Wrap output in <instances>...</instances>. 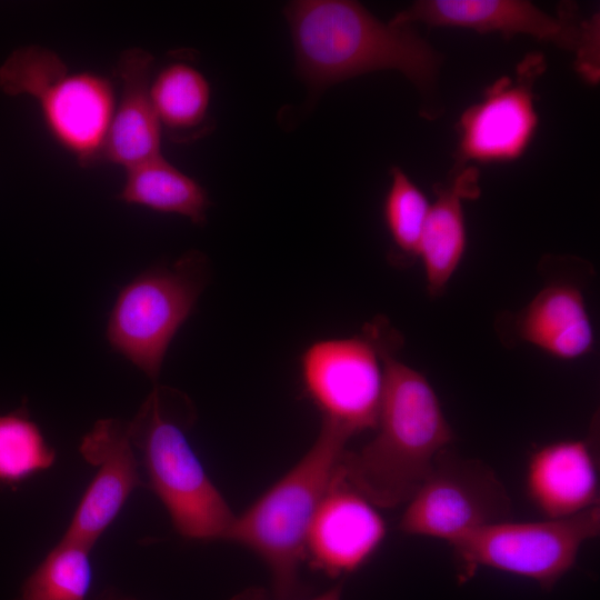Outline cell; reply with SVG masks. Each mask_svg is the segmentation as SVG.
<instances>
[{
  "mask_svg": "<svg viewBox=\"0 0 600 600\" xmlns=\"http://www.w3.org/2000/svg\"><path fill=\"white\" fill-rule=\"evenodd\" d=\"M372 324L384 368L377 433L360 450H346L337 471L376 507L396 508L417 492L453 431L429 381L397 359L398 333L383 318Z\"/></svg>",
  "mask_w": 600,
  "mask_h": 600,
  "instance_id": "6da1fadb",
  "label": "cell"
},
{
  "mask_svg": "<svg viewBox=\"0 0 600 600\" xmlns=\"http://www.w3.org/2000/svg\"><path fill=\"white\" fill-rule=\"evenodd\" d=\"M300 78L313 90L396 70L434 93L440 54L411 26L382 22L351 0H298L284 8Z\"/></svg>",
  "mask_w": 600,
  "mask_h": 600,
  "instance_id": "7a4b0ae2",
  "label": "cell"
},
{
  "mask_svg": "<svg viewBox=\"0 0 600 600\" xmlns=\"http://www.w3.org/2000/svg\"><path fill=\"white\" fill-rule=\"evenodd\" d=\"M194 419L184 393L156 386L128 422L130 439L177 532L196 541L226 540L236 514L188 440Z\"/></svg>",
  "mask_w": 600,
  "mask_h": 600,
  "instance_id": "3957f363",
  "label": "cell"
},
{
  "mask_svg": "<svg viewBox=\"0 0 600 600\" xmlns=\"http://www.w3.org/2000/svg\"><path fill=\"white\" fill-rule=\"evenodd\" d=\"M350 437L322 421L304 456L234 522L226 541L252 551L267 566L276 600H297L299 569L314 513L329 490Z\"/></svg>",
  "mask_w": 600,
  "mask_h": 600,
  "instance_id": "277c9868",
  "label": "cell"
},
{
  "mask_svg": "<svg viewBox=\"0 0 600 600\" xmlns=\"http://www.w3.org/2000/svg\"><path fill=\"white\" fill-rule=\"evenodd\" d=\"M0 90L33 98L51 137L79 164L100 162L116 107L108 78L72 73L53 50L26 46L13 50L0 66Z\"/></svg>",
  "mask_w": 600,
  "mask_h": 600,
  "instance_id": "5b68a950",
  "label": "cell"
},
{
  "mask_svg": "<svg viewBox=\"0 0 600 600\" xmlns=\"http://www.w3.org/2000/svg\"><path fill=\"white\" fill-rule=\"evenodd\" d=\"M207 280L208 262L199 251L141 272L118 292L106 328L109 344L156 381Z\"/></svg>",
  "mask_w": 600,
  "mask_h": 600,
  "instance_id": "8992f818",
  "label": "cell"
},
{
  "mask_svg": "<svg viewBox=\"0 0 600 600\" xmlns=\"http://www.w3.org/2000/svg\"><path fill=\"white\" fill-rule=\"evenodd\" d=\"M599 532L600 507L596 506L567 518L492 523L449 544L459 583L470 580L480 568H489L551 590L576 564L581 547Z\"/></svg>",
  "mask_w": 600,
  "mask_h": 600,
  "instance_id": "52a82bcc",
  "label": "cell"
},
{
  "mask_svg": "<svg viewBox=\"0 0 600 600\" xmlns=\"http://www.w3.org/2000/svg\"><path fill=\"white\" fill-rule=\"evenodd\" d=\"M390 22L464 28L478 33H499L507 40L530 36L573 52L577 69L587 81L594 83L599 78L598 16L583 20L572 3L561 4L558 14L551 16L527 0H419Z\"/></svg>",
  "mask_w": 600,
  "mask_h": 600,
  "instance_id": "ba28073f",
  "label": "cell"
},
{
  "mask_svg": "<svg viewBox=\"0 0 600 600\" xmlns=\"http://www.w3.org/2000/svg\"><path fill=\"white\" fill-rule=\"evenodd\" d=\"M511 514V498L494 470L446 448L406 503L399 529L451 543L474 529L510 520Z\"/></svg>",
  "mask_w": 600,
  "mask_h": 600,
  "instance_id": "9c48e42d",
  "label": "cell"
},
{
  "mask_svg": "<svg viewBox=\"0 0 600 600\" xmlns=\"http://www.w3.org/2000/svg\"><path fill=\"white\" fill-rule=\"evenodd\" d=\"M300 377L322 421L350 438L376 428L384 368L371 322L360 334L311 343L300 357Z\"/></svg>",
  "mask_w": 600,
  "mask_h": 600,
  "instance_id": "30bf717a",
  "label": "cell"
},
{
  "mask_svg": "<svg viewBox=\"0 0 600 600\" xmlns=\"http://www.w3.org/2000/svg\"><path fill=\"white\" fill-rule=\"evenodd\" d=\"M544 69L542 53L527 54L514 77L497 79L461 113L456 164L508 162L523 156L539 123L533 86Z\"/></svg>",
  "mask_w": 600,
  "mask_h": 600,
  "instance_id": "8fae6325",
  "label": "cell"
},
{
  "mask_svg": "<svg viewBox=\"0 0 600 600\" xmlns=\"http://www.w3.org/2000/svg\"><path fill=\"white\" fill-rule=\"evenodd\" d=\"M79 450L83 459L98 470L63 538L92 548L132 491L144 483L139 473L128 422L114 418L98 420L82 437Z\"/></svg>",
  "mask_w": 600,
  "mask_h": 600,
  "instance_id": "7c38bea8",
  "label": "cell"
},
{
  "mask_svg": "<svg viewBox=\"0 0 600 600\" xmlns=\"http://www.w3.org/2000/svg\"><path fill=\"white\" fill-rule=\"evenodd\" d=\"M377 508L336 471L307 534L304 553L311 567L331 578L360 569L386 537Z\"/></svg>",
  "mask_w": 600,
  "mask_h": 600,
  "instance_id": "4fadbf2b",
  "label": "cell"
},
{
  "mask_svg": "<svg viewBox=\"0 0 600 600\" xmlns=\"http://www.w3.org/2000/svg\"><path fill=\"white\" fill-rule=\"evenodd\" d=\"M526 491L547 519L567 518L599 506V468L590 439L544 444L529 458Z\"/></svg>",
  "mask_w": 600,
  "mask_h": 600,
  "instance_id": "5bb4252c",
  "label": "cell"
},
{
  "mask_svg": "<svg viewBox=\"0 0 600 600\" xmlns=\"http://www.w3.org/2000/svg\"><path fill=\"white\" fill-rule=\"evenodd\" d=\"M153 56L141 49L124 50L116 66L121 93L116 103L100 162L126 169L161 156L162 129L151 94Z\"/></svg>",
  "mask_w": 600,
  "mask_h": 600,
  "instance_id": "9a60e30c",
  "label": "cell"
},
{
  "mask_svg": "<svg viewBox=\"0 0 600 600\" xmlns=\"http://www.w3.org/2000/svg\"><path fill=\"white\" fill-rule=\"evenodd\" d=\"M434 201L419 246L427 288L440 294L459 267L467 243L463 201L480 196L479 170L476 166L456 164L444 183L433 187Z\"/></svg>",
  "mask_w": 600,
  "mask_h": 600,
  "instance_id": "2e32d148",
  "label": "cell"
},
{
  "mask_svg": "<svg viewBox=\"0 0 600 600\" xmlns=\"http://www.w3.org/2000/svg\"><path fill=\"white\" fill-rule=\"evenodd\" d=\"M512 324L517 338L562 360L586 356L594 343L584 298L569 282L546 286L514 316Z\"/></svg>",
  "mask_w": 600,
  "mask_h": 600,
  "instance_id": "e0dca14e",
  "label": "cell"
},
{
  "mask_svg": "<svg viewBox=\"0 0 600 600\" xmlns=\"http://www.w3.org/2000/svg\"><path fill=\"white\" fill-rule=\"evenodd\" d=\"M118 199L161 213L179 214L203 224L210 199L207 190L162 154L126 169Z\"/></svg>",
  "mask_w": 600,
  "mask_h": 600,
  "instance_id": "ac0fdd59",
  "label": "cell"
},
{
  "mask_svg": "<svg viewBox=\"0 0 600 600\" xmlns=\"http://www.w3.org/2000/svg\"><path fill=\"white\" fill-rule=\"evenodd\" d=\"M150 94L162 131L174 140H191L208 127L211 88L204 74L184 61H174L151 79Z\"/></svg>",
  "mask_w": 600,
  "mask_h": 600,
  "instance_id": "d6986e66",
  "label": "cell"
},
{
  "mask_svg": "<svg viewBox=\"0 0 600 600\" xmlns=\"http://www.w3.org/2000/svg\"><path fill=\"white\" fill-rule=\"evenodd\" d=\"M91 549L62 537L23 581L14 600H89Z\"/></svg>",
  "mask_w": 600,
  "mask_h": 600,
  "instance_id": "ffe728a7",
  "label": "cell"
},
{
  "mask_svg": "<svg viewBox=\"0 0 600 600\" xmlns=\"http://www.w3.org/2000/svg\"><path fill=\"white\" fill-rule=\"evenodd\" d=\"M56 460L26 406L0 413V483L14 484L47 470Z\"/></svg>",
  "mask_w": 600,
  "mask_h": 600,
  "instance_id": "44dd1931",
  "label": "cell"
},
{
  "mask_svg": "<svg viewBox=\"0 0 600 600\" xmlns=\"http://www.w3.org/2000/svg\"><path fill=\"white\" fill-rule=\"evenodd\" d=\"M429 210L430 202L422 190L400 167L393 166L383 201V219L399 258H418Z\"/></svg>",
  "mask_w": 600,
  "mask_h": 600,
  "instance_id": "7402d4cb",
  "label": "cell"
},
{
  "mask_svg": "<svg viewBox=\"0 0 600 600\" xmlns=\"http://www.w3.org/2000/svg\"><path fill=\"white\" fill-rule=\"evenodd\" d=\"M343 581L324 591L323 593L310 600H341ZM230 600H276L267 589L261 587H249L234 594Z\"/></svg>",
  "mask_w": 600,
  "mask_h": 600,
  "instance_id": "603a6c76",
  "label": "cell"
},
{
  "mask_svg": "<svg viewBox=\"0 0 600 600\" xmlns=\"http://www.w3.org/2000/svg\"><path fill=\"white\" fill-rule=\"evenodd\" d=\"M100 600H136V599L130 598V597H122V596L119 597L113 592H109L104 594L103 598H101Z\"/></svg>",
  "mask_w": 600,
  "mask_h": 600,
  "instance_id": "cb8c5ba5",
  "label": "cell"
}]
</instances>
